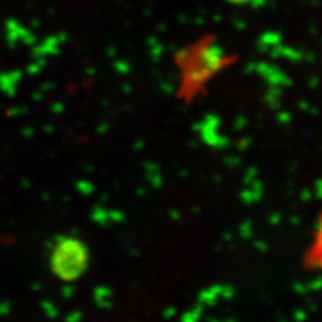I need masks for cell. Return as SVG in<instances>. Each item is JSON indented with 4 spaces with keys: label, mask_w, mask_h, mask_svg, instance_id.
I'll return each mask as SVG.
<instances>
[{
    "label": "cell",
    "mask_w": 322,
    "mask_h": 322,
    "mask_svg": "<svg viewBox=\"0 0 322 322\" xmlns=\"http://www.w3.org/2000/svg\"><path fill=\"white\" fill-rule=\"evenodd\" d=\"M90 258L87 243L76 236H57L50 245V270L64 283H73L85 276Z\"/></svg>",
    "instance_id": "cell-1"
},
{
    "label": "cell",
    "mask_w": 322,
    "mask_h": 322,
    "mask_svg": "<svg viewBox=\"0 0 322 322\" xmlns=\"http://www.w3.org/2000/svg\"><path fill=\"white\" fill-rule=\"evenodd\" d=\"M93 301L100 310H111L114 306V291L108 285H97L93 289Z\"/></svg>",
    "instance_id": "cell-2"
},
{
    "label": "cell",
    "mask_w": 322,
    "mask_h": 322,
    "mask_svg": "<svg viewBox=\"0 0 322 322\" xmlns=\"http://www.w3.org/2000/svg\"><path fill=\"white\" fill-rule=\"evenodd\" d=\"M41 310L44 312V315L48 319H57L60 316V309L57 307V304L51 300H42L41 301Z\"/></svg>",
    "instance_id": "cell-3"
},
{
    "label": "cell",
    "mask_w": 322,
    "mask_h": 322,
    "mask_svg": "<svg viewBox=\"0 0 322 322\" xmlns=\"http://www.w3.org/2000/svg\"><path fill=\"white\" fill-rule=\"evenodd\" d=\"M82 319H84V313L79 309H75L66 315L64 322H82Z\"/></svg>",
    "instance_id": "cell-4"
},
{
    "label": "cell",
    "mask_w": 322,
    "mask_h": 322,
    "mask_svg": "<svg viewBox=\"0 0 322 322\" xmlns=\"http://www.w3.org/2000/svg\"><path fill=\"white\" fill-rule=\"evenodd\" d=\"M60 294L64 300H70L75 295V286H72V283H64V286H62Z\"/></svg>",
    "instance_id": "cell-5"
},
{
    "label": "cell",
    "mask_w": 322,
    "mask_h": 322,
    "mask_svg": "<svg viewBox=\"0 0 322 322\" xmlns=\"http://www.w3.org/2000/svg\"><path fill=\"white\" fill-rule=\"evenodd\" d=\"M12 312V303L8 300H2L0 301V318H5Z\"/></svg>",
    "instance_id": "cell-6"
},
{
    "label": "cell",
    "mask_w": 322,
    "mask_h": 322,
    "mask_svg": "<svg viewBox=\"0 0 322 322\" xmlns=\"http://www.w3.org/2000/svg\"><path fill=\"white\" fill-rule=\"evenodd\" d=\"M181 322H198V313L195 310H188L182 315Z\"/></svg>",
    "instance_id": "cell-7"
},
{
    "label": "cell",
    "mask_w": 322,
    "mask_h": 322,
    "mask_svg": "<svg viewBox=\"0 0 322 322\" xmlns=\"http://www.w3.org/2000/svg\"><path fill=\"white\" fill-rule=\"evenodd\" d=\"M175 315H176V309H175V307H166L164 312H163V316H164L166 319H170V318H173Z\"/></svg>",
    "instance_id": "cell-8"
},
{
    "label": "cell",
    "mask_w": 322,
    "mask_h": 322,
    "mask_svg": "<svg viewBox=\"0 0 322 322\" xmlns=\"http://www.w3.org/2000/svg\"><path fill=\"white\" fill-rule=\"evenodd\" d=\"M33 289H35V291H39V289H41V283H35V285H33Z\"/></svg>",
    "instance_id": "cell-9"
}]
</instances>
